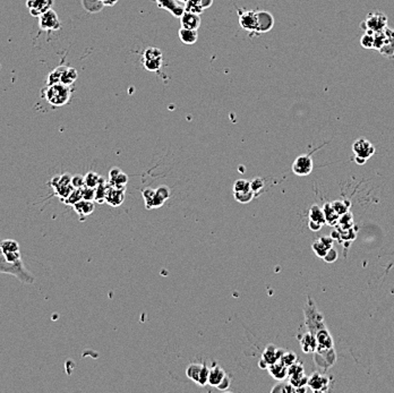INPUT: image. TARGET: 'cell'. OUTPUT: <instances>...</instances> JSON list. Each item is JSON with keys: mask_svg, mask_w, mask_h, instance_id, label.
Returning <instances> with one entry per match:
<instances>
[{"mask_svg": "<svg viewBox=\"0 0 394 393\" xmlns=\"http://www.w3.org/2000/svg\"><path fill=\"white\" fill-rule=\"evenodd\" d=\"M305 322L314 337L316 339L317 347L315 350V363L318 367L327 369L335 363L336 354L334 343L331 334L324 323L322 314L316 307L312 297H307V303L304 310Z\"/></svg>", "mask_w": 394, "mask_h": 393, "instance_id": "1", "label": "cell"}, {"mask_svg": "<svg viewBox=\"0 0 394 393\" xmlns=\"http://www.w3.org/2000/svg\"><path fill=\"white\" fill-rule=\"evenodd\" d=\"M0 273L14 276L22 284H34V276L25 268L23 260L20 259L17 262H10V260L6 259L5 254L3 253L2 248H0Z\"/></svg>", "mask_w": 394, "mask_h": 393, "instance_id": "2", "label": "cell"}, {"mask_svg": "<svg viewBox=\"0 0 394 393\" xmlns=\"http://www.w3.org/2000/svg\"><path fill=\"white\" fill-rule=\"evenodd\" d=\"M42 95L49 103L54 107H61L69 101L70 89L63 83H56L48 85L42 90Z\"/></svg>", "mask_w": 394, "mask_h": 393, "instance_id": "3", "label": "cell"}, {"mask_svg": "<svg viewBox=\"0 0 394 393\" xmlns=\"http://www.w3.org/2000/svg\"><path fill=\"white\" fill-rule=\"evenodd\" d=\"M360 28L365 32L377 33L387 28V17L383 13H370L366 20L360 24Z\"/></svg>", "mask_w": 394, "mask_h": 393, "instance_id": "4", "label": "cell"}, {"mask_svg": "<svg viewBox=\"0 0 394 393\" xmlns=\"http://www.w3.org/2000/svg\"><path fill=\"white\" fill-rule=\"evenodd\" d=\"M209 374L210 368L205 364H190L186 369L187 377L201 386L209 384Z\"/></svg>", "mask_w": 394, "mask_h": 393, "instance_id": "5", "label": "cell"}, {"mask_svg": "<svg viewBox=\"0 0 394 393\" xmlns=\"http://www.w3.org/2000/svg\"><path fill=\"white\" fill-rule=\"evenodd\" d=\"M162 52L158 48H148L143 55V65L146 70L158 72L162 67Z\"/></svg>", "mask_w": 394, "mask_h": 393, "instance_id": "6", "label": "cell"}, {"mask_svg": "<svg viewBox=\"0 0 394 393\" xmlns=\"http://www.w3.org/2000/svg\"><path fill=\"white\" fill-rule=\"evenodd\" d=\"M313 159L309 154H303L299 156L292 163V172L295 175L299 176V177H304V176H308L313 171Z\"/></svg>", "mask_w": 394, "mask_h": 393, "instance_id": "7", "label": "cell"}, {"mask_svg": "<svg viewBox=\"0 0 394 393\" xmlns=\"http://www.w3.org/2000/svg\"><path fill=\"white\" fill-rule=\"evenodd\" d=\"M331 377L325 374L315 372L308 377L307 386L314 392H326L330 388Z\"/></svg>", "mask_w": 394, "mask_h": 393, "instance_id": "8", "label": "cell"}, {"mask_svg": "<svg viewBox=\"0 0 394 393\" xmlns=\"http://www.w3.org/2000/svg\"><path fill=\"white\" fill-rule=\"evenodd\" d=\"M39 19V26L42 31H56L60 28L58 15L51 8L40 15Z\"/></svg>", "mask_w": 394, "mask_h": 393, "instance_id": "9", "label": "cell"}, {"mask_svg": "<svg viewBox=\"0 0 394 393\" xmlns=\"http://www.w3.org/2000/svg\"><path fill=\"white\" fill-rule=\"evenodd\" d=\"M352 151L356 157H360L367 161L374 156L376 150L374 145L371 144L368 140L358 139L355 141V143L352 144Z\"/></svg>", "mask_w": 394, "mask_h": 393, "instance_id": "10", "label": "cell"}, {"mask_svg": "<svg viewBox=\"0 0 394 393\" xmlns=\"http://www.w3.org/2000/svg\"><path fill=\"white\" fill-rule=\"evenodd\" d=\"M125 193L126 188H117L108 182L107 194H105V203H108L110 206L113 207L120 206L123 201H125Z\"/></svg>", "mask_w": 394, "mask_h": 393, "instance_id": "11", "label": "cell"}, {"mask_svg": "<svg viewBox=\"0 0 394 393\" xmlns=\"http://www.w3.org/2000/svg\"><path fill=\"white\" fill-rule=\"evenodd\" d=\"M52 3H54V0H28L26 6L30 10L31 15L39 17L44 12L50 10Z\"/></svg>", "mask_w": 394, "mask_h": 393, "instance_id": "12", "label": "cell"}, {"mask_svg": "<svg viewBox=\"0 0 394 393\" xmlns=\"http://www.w3.org/2000/svg\"><path fill=\"white\" fill-rule=\"evenodd\" d=\"M239 23H240L243 29L258 32V17L256 12L242 13L240 17H239Z\"/></svg>", "mask_w": 394, "mask_h": 393, "instance_id": "13", "label": "cell"}, {"mask_svg": "<svg viewBox=\"0 0 394 393\" xmlns=\"http://www.w3.org/2000/svg\"><path fill=\"white\" fill-rule=\"evenodd\" d=\"M108 182L117 188H126V185L128 183V176L122 170L119 169V168H112L109 172Z\"/></svg>", "mask_w": 394, "mask_h": 393, "instance_id": "14", "label": "cell"}, {"mask_svg": "<svg viewBox=\"0 0 394 393\" xmlns=\"http://www.w3.org/2000/svg\"><path fill=\"white\" fill-rule=\"evenodd\" d=\"M283 352H285V350H282L280 348H277L274 344H269L263 352L262 359L270 366L276 363V361L280 360Z\"/></svg>", "mask_w": 394, "mask_h": 393, "instance_id": "15", "label": "cell"}, {"mask_svg": "<svg viewBox=\"0 0 394 393\" xmlns=\"http://www.w3.org/2000/svg\"><path fill=\"white\" fill-rule=\"evenodd\" d=\"M332 244H333V238L322 237L314 242L312 247H313V250L315 251V254L318 256V257L323 258L327 253V250L332 248Z\"/></svg>", "mask_w": 394, "mask_h": 393, "instance_id": "16", "label": "cell"}, {"mask_svg": "<svg viewBox=\"0 0 394 393\" xmlns=\"http://www.w3.org/2000/svg\"><path fill=\"white\" fill-rule=\"evenodd\" d=\"M181 28L189 29V30H197L201 26L200 15L194 14V13L186 12L180 17Z\"/></svg>", "mask_w": 394, "mask_h": 393, "instance_id": "17", "label": "cell"}, {"mask_svg": "<svg viewBox=\"0 0 394 393\" xmlns=\"http://www.w3.org/2000/svg\"><path fill=\"white\" fill-rule=\"evenodd\" d=\"M385 33H386V41L378 51L387 58H394V30L386 28Z\"/></svg>", "mask_w": 394, "mask_h": 393, "instance_id": "18", "label": "cell"}, {"mask_svg": "<svg viewBox=\"0 0 394 393\" xmlns=\"http://www.w3.org/2000/svg\"><path fill=\"white\" fill-rule=\"evenodd\" d=\"M268 369L272 377L276 378L277 381H285L288 377V367L281 360H278L274 364L270 365Z\"/></svg>", "mask_w": 394, "mask_h": 393, "instance_id": "19", "label": "cell"}, {"mask_svg": "<svg viewBox=\"0 0 394 393\" xmlns=\"http://www.w3.org/2000/svg\"><path fill=\"white\" fill-rule=\"evenodd\" d=\"M258 17V32H269L273 28L274 19L269 12L257 13Z\"/></svg>", "mask_w": 394, "mask_h": 393, "instance_id": "20", "label": "cell"}, {"mask_svg": "<svg viewBox=\"0 0 394 393\" xmlns=\"http://www.w3.org/2000/svg\"><path fill=\"white\" fill-rule=\"evenodd\" d=\"M73 207L75 212L81 216V219H83L93 213V211H94V203H93V201L81 200L77 202L76 204H74Z\"/></svg>", "mask_w": 394, "mask_h": 393, "instance_id": "21", "label": "cell"}, {"mask_svg": "<svg viewBox=\"0 0 394 393\" xmlns=\"http://www.w3.org/2000/svg\"><path fill=\"white\" fill-rule=\"evenodd\" d=\"M300 344H302L303 351L306 352V354H312V352H315L316 347H317L316 339L311 332H309V331L307 333H305L302 337V339H300Z\"/></svg>", "mask_w": 394, "mask_h": 393, "instance_id": "22", "label": "cell"}, {"mask_svg": "<svg viewBox=\"0 0 394 393\" xmlns=\"http://www.w3.org/2000/svg\"><path fill=\"white\" fill-rule=\"evenodd\" d=\"M225 372L222 367L220 366H212L210 368V374H209V384L211 386H218L219 384L222 382V379L225 376Z\"/></svg>", "mask_w": 394, "mask_h": 393, "instance_id": "23", "label": "cell"}, {"mask_svg": "<svg viewBox=\"0 0 394 393\" xmlns=\"http://www.w3.org/2000/svg\"><path fill=\"white\" fill-rule=\"evenodd\" d=\"M178 35L180 41L185 43V45H194V43H196L198 38L197 30H189L185 28H181L179 30Z\"/></svg>", "mask_w": 394, "mask_h": 393, "instance_id": "24", "label": "cell"}, {"mask_svg": "<svg viewBox=\"0 0 394 393\" xmlns=\"http://www.w3.org/2000/svg\"><path fill=\"white\" fill-rule=\"evenodd\" d=\"M323 211H324L325 220L326 223L330 224V226H334L339 222L340 215L338 212L334 210V207L332 206V203H326V204L323 206Z\"/></svg>", "mask_w": 394, "mask_h": 393, "instance_id": "25", "label": "cell"}, {"mask_svg": "<svg viewBox=\"0 0 394 393\" xmlns=\"http://www.w3.org/2000/svg\"><path fill=\"white\" fill-rule=\"evenodd\" d=\"M158 4L166 10H169L175 16L181 17L185 13V8L176 4L175 0H158Z\"/></svg>", "mask_w": 394, "mask_h": 393, "instance_id": "26", "label": "cell"}, {"mask_svg": "<svg viewBox=\"0 0 394 393\" xmlns=\"http://www.w3.org/2000/svg\"><path fill=\"white\" fill-rule=\"evenodd\" d=\"M77 70L72 67H64L63 72H61L60 83L65 84V85H73L74 82L77 79Z\"/></svg>", "mask_w": 394, "mask_h": 393, "instance_id": "27", "label": "cell"}, {"mask_svg": "<svg viewBox=\"0 0 394 393\" xmlns=\"http://www.w3.org/2000/svg\"><path fill=\"white\" fill-rule=\"evenodd\" d=\"M308 216H309V221L317 222L322 224V226H324L326 223L324 211H323V209H321L318 205H313L311 209H309Z\"/></svg>", "mask_w": 394, "mask_h": 393, "instance_id": "28", "label": "cell"}, {"mask_svg": "<svg viewBox=\"0 0 394 393\" xmlns=\"http://www.w3.org/2000/svg\"><path fill=\"white\" fill-rule=\"evenodd\" d=\"M0 248L4 254L16 253V251H20V245L14 239H3L0 240Z\"/></svg>", "mask_w": 394, "mask_h": 393, "instance_id": "29", "label": "cell"}, {"mask_svg": "<svg viewBox=\"0 0 394 393\" xmlns=\"http://www.w3.org/2000/svg\"><path fill=\"white\" fill-rule=\"evenodd\" d=\"M84 178H85V186L92 187V188H95L97 185H99L104 179L94 171H88L87 174L84 176Z\"/></svg>", "mask_w": 394, "mask_h": 393, "instance_id": "30", "label": "cell"}, {"mask_svg": "<svg viewBox=\"0 0 394 393\" xmlns=\"http://www.w3.org/2000/svg\"><path fill=\"white\" fill-rule=\"evenodd\" d=\"M185 11L200 15L201 13L204 12V8L202 6L201 0H187L185 3Z\"/></svg>", "mask_w": 394, "mask_h": 393, "instance_id": "31", "label": "cell"}, {"mask_svg": "<svg viewBox=\"0 0 394 393\" xmlns=\"http://www.w3.org/2000/svg\"><path fill=\"white\" fill-rule=\"evenodd\" d=\"M108 188V182H105L103 179L97 186L95 187V200L94 202L97 203H104L105 202V194H107Z\"/></svg>", "mask_w": 394, "mask_h": 393, "instance_id": "32", "label": "cell"}, {"mask_svg": "<svg viewBox=\"0 0 394 393\" xmlns=\"http://www.w3.org/2000/svg\"><path fill=\"white\" fill-rule=\"evenodd\" d=\"M83 6L88 12L97 13L104 7V4L101 0H83Z\"/></svg>", "mask_w": 394, "mask_h": 393, "instance_id": "33", "label": "cell"}, {"mask_svg": "<svg viewBox=\"0 0 394 393\" xmlns=\"http://www.w3.org/2000/svg\"><path fill=\"white\" fill-rule=\"evenodd\" d=\"M233 193H246L251 191L250 188V182L246 179H238L236 183L233 184L232 187Z\"/></svg>", "mask_w": 394, "mask_h": 393, "instance_id": "34", "label": "cell"}, {"mask_svg": "<svg viewBox=\"0 0 394 393\" xmlns=\"http://www.w3.org/2000/svg\"><path fill=\"white\" fill-rule=\"evenodd\" d=\"M271 392L272 393H295L296 392V387L292 385V384L289 382V383H285V382H281V383H279V384H277L276 386H274L272 390H271Z\"/></svg>", "mask_w": 394, "mask_h": 393, "instance_id": "35", "label": "cell"}, {"mask_svg": "<svg viewBox=\"0 0 394 393\" xmlns=\"http://www.w3.org/2000/svg\"><path fill=\"white\" fill-rule=\"evenodd\" d=\"M375 43V37L374 33L371 32H365L360 39V45L365 48V49H374Z\"/></svg>", "mask_w": 394, "mask_h": 393, "instance_id": "36", "label": "cell"}, {"mask_svg": "<svg viewBox=\"0 0 394 393\" xmlns=\"http://www.w3.org/2000/svg\"><path fill=\"white\" fill-rule=\"evenodd\" d=\"M255 196V194L253 191L246 192V193H233V197L238 203H241V204H247L251 200H253Z\"/></svg>", "mask_w": 394, "mask_h": 393, "instance_id": "37", "label": "cell"}, {"mask_svg": "<svg viewBox=\"0 0 394 393\" xmlns=\"http://www.w3.org/2000/svg\"><path fill=\"white\" fill-rule=\"evenodd\" d=\"M81 200H83L82 189H74V191L69 194L68 197L66 198V200H64V203L68 205H74Z\"/></svg>", "mask_w": 394, "mask_h": 393, "instance_id": "38", "label": "cell"}, {"mask_svg": "<svg viewBox=\"0 0 394 393\" xmlns=\"http://www.w3.org/2000/svg\"><path fill=\"white\" fill-rule=\"evenodd\" d=\"M332 206L334 207V210L338 212L339 215L346 214L349 212V207H350V202L348 201H335L332 203Z\"/></svg>", "mask_w": 394, "mask_h": 393, "instance_id": "39", "label": "cell"}, {"mask_svg": "<svg viewBox=\"0 0 394 393\" xmlns=\"http://www.w3.org/2000/svg\"><path fill=\"white\" fill-rule=\"evenodd\" d=\"M265 186V182L263 178L256 177L250 182V188L251 191L254 192L255 195H259V193L263 191V188Z\"/></svg>", "mask_w": 394, "mask_h": 393, "instance_id": "40", "label": "cell"}, {"mask_svg": "<svg viewBox=\"0 0 394 393\" xmlns=\"http://www.w3.org/2000/svg\"><path fill=\"white\" fill-rule=\"evenodd\" d=\"M280 360L287 366V367H289V366H291L292 364H295L296 361H297V355L291 351H285Z\"/></svg>", "mask_w": 394, "mask_h": 393, "instance_id": "41", "label": "cell"}, {"mask_svg": "<svg viewBox=\"0 0 394 393\" xmlns=\"http://www.w3.org/2000/svg\"><path fill=\"white\" fill-rule=\"evenodd\" d=\"M64 67L63 66H60V67L56 68L54 72H51L49 74V77H48V85H50V84H56V83H60V77H61V72H63Z\"/></svg>", "mask_w": 394, "mask_h": 393, "instance_id": "42", "label": "cell"}, {"mask_svg": "<svg viewBox=\"0 0 394 393\" xmlns=\"http://www.w3.org/2000/svg\"><path fill=\"white\" fill-rule=\"evenodd\" d=\"M82 195H83V200L94 202V200H95V188H92V187H88V186H84L82 188Z\"/></svg>", "mask_w": 394, "mask_h": 393, "instance_id": "43", "label": "cell"}, {"mask_svg": "<svg viewBox=\"0 0 394 393\" xmlns=\"http://www.w3.org/2000/svg\"><path fill=\"white\" fill-rule=\"evenodd\" d=\"M72 185L75 189H82L85 186V178L82 175H75L72 177Z\"/></svg>", "mask_w": 394, "mask_h": 393, "instance_id": "44", "label": "cell"}, {"mask_svg": "<svg viewBox=\"0 0 394 393\" xmlns=\"http://www.w3.org/2000/svg\"><path fill=\"white\" fill-rule=\"evenodd\" d=\"M323 258H324V260L327 263H333L334 260L338 259V251H336L334 248H331L327 250V253Z\"/></svg>", "mask_w": 394, "mask_h": 393, "instance_id": "45", "label": "cell"}, {"mask_svg": "<svg viewBox=\"0 0 394 393\" xmlns=\"http://www.w3.org/2000/svg\"><path fill=\"white\" fill-rule=\"evenodd\" d=\"M230 384H231V378L229 377V375H225L224 378L222 379V382H221L216 387H218L220 391H225V390H228V388H229Z\"/></svg>", "mask_w": 394, "mask_h": 393, "instance_id": "46", "label": "cell"}, {"mask_svg": "<svg viewBox=\"0 0 394 393\" xmlns=\"http://www.w3.org/2000/svg\"><path fill=\"white\" fill-rule=\"evenodd\" d=\"M157 193L160 195L162 198H165L167 201L168 198L170 197V189L168 188L167 186H160L159 188H157Z\"/></svg>", "mask_w": 394, "mask_h": 393, "instance_id": "47", "label": "cell"}, {"mask_svg": "<svg viewBox=\"0 0 394 393\" xmlns=\"http://www.w3.org/2000/svg\"><path fill=\"white\" fill-rule=\"evenodd\" d=\"M5 257L7 260H10V262H17V260L22 259V255H21V251H16V253L5 254Z\"/></svg>", "mask_w": 394, "mask_h": 393, "instance_id": "48", "label": "cell"}, {"mask_svg": "<svg viewBox=\"0 0 394 393\" xmlns=\"http://www.w3.org/2000/svg\"><path fill=\"white\" fill-rule=\"evenodd\" d=\"M308 226H309V228H311V230H313V231H318L323 227L322 224L317 223V222H314V221H309Z\"/></svg>", "mask_w": 394, "mask_h": 393, "instance_id": "49", "label": "cell"}, {"mask_svg": "<svg viewBox=\"0 0 394 393\" xmlns=\"http://www.w3.org/2000/svg\"><path fill=\"white\" fill-rule=\"evenodd\" d=\"M201 3H202L203 8H204V10H206V8H209V7L212 6V4H213V0H201Z\"/></svg>", "mask_w": 394, "mask_h": 393, "instance_id": "50", "label": "cell"}, {"mask_svg": "<svg viewBox=\"0 0 394 393\" xmlns=\"http://www.w3.org/2000/svg\"><path fill=\"white\" fill-rule=\"evenodd\" d=\"M104 4V6H113L116 5V3L118 0H101Z\"/></svg>", "mask_w": 394, "mask_h": 393, "instance_id": "51", "label": "cell"}, {"mask_svg": "<svg viewBox=\"0 0 394 393\" xmlns=\"http://www.w3.org/2000/svg\"><path fill=\"white\" fill-rule=\"evenodd\" d=\"M355 162L357 163V165L362 166V165H364V163L366 162V160H365V159L360 158V157H356V156H355Z\"/></svg>", "mask_w": 394, "mask_h": 393, "instance_id": "52", "label": "cell"}, {"mask_svg": "<svg viewBox=\"0 0 394 393\" xmlns=\"http://www.w3.org/2000/svg\"><path fill=\"white\" fill-rule=\"evenodd\" d=\"M177 2H180V3H184V4H185L186 2H187V0H177Z\"/></svg>", "mask_w": 394, "mask_h": 393, "instance_id": "53", "label": "cell"}]
</instances>
